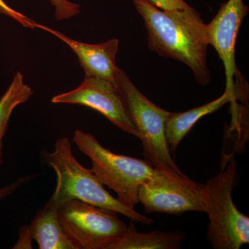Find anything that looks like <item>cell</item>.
<instances>
[{"instance_id":"6da1fadb","label":"cell","mask_w":249,"mask_h":249,"mask_svg":"<svg viewBox=\"0 0 249 249\" xmlns=\"http://www.w3.org/2000/svg\"><path fill=\"white\" fill-rule=\"evenodd\" d=\"M142 18L147 33V45L160 56L183 62L203 86L211 82L207 62V27L193 7L164 10L149 0H132Z\"/></svg>"},{"instance_id":"7a4b0ae2","label":"cell","mask_w":249,"mask_h":249,"mask_svg":"<svg viewBox=\"0 0 249 249\" xmlns=\"http://www.w3.org/2000/svg\"><path fill=\"white\" fill-rule=\"evenodd\" d=\"M71 143L66 137L57 139L52 152L45 153L47 164L56 175V186L49 202L58 206L67 201L83 202L115 211L134 222L150 225L153 220L124 206L104 188L91 170L78 163L72 153Z\"/></svg>"},{"instance_id":"3957f363","label":"cell","mask_w":249,"mask_h":249,"mask_svg":"<svg viewBox=\"0 0 249 249\" xmlns=\"http://www.w3.org/2000/svg\"><path fill=\"white\" fill-rule=\"evenodd\" d=\"M239 178L237 162L228 156L221 171L204 184L207 239L214 249H239L249 244V218L237 209L232 197Z\"/></svg>"},{"instance_id":"277c9868","label":"cell","mask_w":249,"mask_h":249,"mask_svg":"<svg viewBox=\"0 0 249 249\" xmlns=\"http://www.w3.org/2000/svg\"><path fill=\"white\" fill-rule=\"evenodd\" d=\"M73 142L92 163L91 172L99 181L115 192L117 199L129 209L139 203L140 186L152 176L155 168L149 162L118 155L103 147L91 134L77 129Z\"/></svg>"},{"instance_id":"5b68a950","label":"cell","mask_w":249,"mask_h":249,"mask_svg":"<svg viewBox=\"0 0 249 249\" xmlns=\"http://www.w3.org/2000/svg\"><path fill=\"white\" fill-rule=\"evenodd\" d=\"M119 89L124 107L139 133L144 155L155 168H168L185 175L170 155L165 123L170 112L156 106L133 84L124 70L119 68Z\"/></svg>"},{"instance_id":"8992f818","label":"cell","mask_w":249,"mask_h":249,"mask_svg":"<svg viewBox=\"0 0 249 249\" xmlns=\"http://www.w3.org/2000/svg\"><path fill=\"white\" fill-rule=\"evenodd\" d=\"M56 207L64 231L76 249H108L127 228L115 211L83 201L73 199Z\"/></svg>"},{"instance_id":"52a82bcc","label":"cell","mask_w":249,"mask_h":249,"mask_svg":"<svg viewBox=\"0 0 249 249\" xmlns=\"http://www.w3.org/2000/svg\"><path fill=\"white\" fill-rule=\"evenodd\" d=\"M138 197L147 213L178 215L206 211L204 184L168 168H155L152 176L139 188Z\"/></svg>"},{"instance_id":"ba28073f","label":"cell","mask_w":249,"mask_h":249,"mask_svg":"<svg viewBox=\"0 0 249 249\" xmlns=\"http://www.w3.org/2000/svg\"><path fill=\"white\" fill-rule=\"evenodd\" d=\"M52 102L91 108L106 116L121 130L139 137L138 132L124 107L119 87L108 80L85 77L78 88L53 96Z\"/></svg>"},{"instance_id":"9c48e42d","label":"cell","mask_w":249,"mask_h":249,"mask_svg":"<svg viewBox=\"0 0 249 249\" xmlns=\"http://www.w3.org/2000/svg\"><path fill=\"white\" fill-rule=\"evenodd\" d=\"M249 8L243 0H228L207 27L208 41L217 51L224 64L226 90L235 93V78H238L236 66L235 45L242 21L248 14Z\"/></svg>"},{"instance_id":"30bf717a","label":"cell","mask_w":249,"mask_h":249,"mask_svg":"<svg viewBox=\"0 0 249 249\" xmlns=\"http://www.w3.org/2000/svg\"><path fill=\"white\" fill-rule=\"evenodd\" d=\"M36 29L50 33L69 46L76 54L80 66L84 70L85 77L101 78L119 87V68L116 63L119 40L111 39L103 43L88 44L73 40L55 29L38 23L36 24Z\"/></svg>"},{"instance_id":"8fae6325","label":"cell","mask_w":249,"mask_h":249,"mask_svg":"<svg viewBox=\"0 0 249 249\" xmlns=\"http://www.w3.org/2000/svg\"><path fill=\"white\" fill-rule=\"evenodd\" d=\"M236 93L226 90L220 96L200 107L184 112H170L165 123V136L170 150L175 152L180 142L199 119L220 109L224 105L236 100Z\"/></svg>"},{"instance_id":"7c38bea8","label":"cell","mask_w":249,"mask_h":249,"mask_svg":"<svg viewBox=\"0 0 249 249\" xmlns=\"http://www.w3.org/2000/svg\"><path fill=\"white\" fill-rule=\"evenodd\" d=\"M29 226L40 249H76L64 231L56 206L49 201L36 213Z\"/></svg>"},{"instance_id":"4fadbf2b","label":"cell","mask_w":249,"mask_h":249,"mask_svg":"<svg viewBox=\"0 0 249 249\" xmlns=\"http://www.w3.org/2000/svg\"><path fill=\"white\" fill-rule=\"evenodd\" d=\"M184 233L179 231H155L141 232L133 221L127 225L121 237L111 244L108 249H177L181 248L185 240Z\"/></svg>"},{"instance_id":"5bb4252c","label":"cell","mask_w":249,"mask_h":249,"mask_svg":"<svg viewBox=\"0 0 249 249\" xmlns=\"http://www.w3.org/2000/svg\"><path fill=\"white\" fill-rule=\"evenodd\" d=\"M34 91L31 87L24 83L22 73L15 74L11 84L0 98V142H2L13 111L19 105L27 102Z\"/></svg>"},{"instance_id":"9a60e30c","label":"cell","mask_w":249,"mask_h":249,"mask_svg":"<svg viewBox=\"0 0 249 249\" xmlns=\"http://www.w3.org/2000/svg\"><path fill=\"white\" fill-rule=\"evenodd\" d=\"M55 9V18L61 21L70 19L80 14V6L70 0H50Z\"/></svg>"},{"instance_id":"2e32d148","label":"cell","mask_w":249,"mask_h":249,"mask_svg":"<svg viewBox=\"0 0 249 249\" xmlns=\"http://www.w3.org/2000/svg\"><path fill=\"white\" fill-rule=\"evenodd\" d=\"M0 14L12 18L23 27L31 29H36L37 22L28 18L25 15L22 14V13L13 9L4 0H0Z\"/></svg>"},{"instance_id":"e0dca14e","label":"cell","mask_w":249,"mask_h":249,"mask_svg":"<svg viewBox=\"0 0 249 249\" xmlns=\"http://www.w3.org/2000/svg\"><path fill=\"white\" fill-rule=\"evenodd\" d=\"M157 7L164 10L188 9L191 6L184 0H149Z\"/></svg>"},{"instance_id":"ac0fdd59","label":"cell","mask_w":249,"mask_h":249,"mask_svg":"<svg viewBox=\"0 0 249 249\" xmlns=\"http://www.w3.org/2000/svg\"><path fill=\"white\" fill-rule=\"evenodd\" d=\"M32 236L29 225L22 226L19 230V238L13 248L32 249Z\"/></svg>"},{"instance_id":"d6986e66","label":"cell","mask_w":249,"mask_h":249,"mask_svg":"<svg viewBox=\"0 0 249 249\" xmlns=\"http://www.w3.org/2000/svg\"><path fill=\"white\" fill-rule=\"evenodd\" d=\"M30 179L31 176L23 177V178H19L17 181H14L11 184L0 188V200L7 197L10 195L14 193L15 191H17L19 187L25 184Z\"/></svg>"},{"instance_id":"ffe728a7","label":"cell","mask_w":249,"mask_h":249,"mask_svg":"<svg viewBox=\"0 0 249 249\" xmlns=\"http://www.w3.org/2000/svg\"><path fill=\"white\" fill-rule=\"evenodd\" d=\"M2 147L3 142H0V167H1V163H2Z\"/></svg>"}]
</instances>
